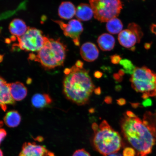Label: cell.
Wrapping results in <instances>:
<instances>
[{
    "mask_svg": "<svg viewBox=\"0 0 156 156\" xmlns=\"http://www.w3.org/2000/svg\"><path fill=\"white\" fill-rule=\"evenodd\" d=\"M67 46L59 39L48 38L44 46L37 55L31 53L29 59L40 63L47 69H51L63 66L65 60Z\"/></svg>",
    "mask_w": 156,
    "mask_h": 156,
    "instance_id": "3",
    "label": "cell"
},
{
    "mask_svg": "<svg viewBox=\"0 0 156 156\" xmlns=\"http://www.w3.org/2000/svg\"><path fill=\"white\" fill-rule=\"evenodd\" d=\"M95 19L102 23L115 18L122 9L121 0H89Z\"/></svg>",
    "mask_w": 156,
    "mask_h": 156,
    "instance_id": "5",
    "label": "cell"
},
{
    "mask_svg": "<svg viewBox=\"0 0 156 156\" xmlns=\"http://www.w3.org/2000/svg\"><path fill=\"white\" fill-rule=\"evenodd\" d=\"M80 53L84 60L88 62H92L98 57L99 51L96 45L90 42L83 44L80 50Z\"/></svg>",
    "mask_w": 156,
    "mask_h": 156,
    "instance_id": "11",
    "label": "cell"
},
{
    "mask_svg": "<svg viewBox=\"0 0 156 156\" xmlns=\"http://www.w3.org/2000/svg\"><path fill=\"white\" fill-rule=\"evenodd\" d=\"M15 103L11 94L9 83L0 77V107L5 112L7 109V105H13Z\"/></svg>",
    "mask_w": 156,
    "mask_h": 156,
    "instance_id": "10",
    "label": "cell"
},
{
    "mask_svg": "<svg viewBox=\"0 0 156 156\" xmlns=\"http://www.w3.org/2000/svg\"><path fill=\"white\" fill-rule=\"evenodd\" d=\"M144 1H145V0H144Z\"/></svg>",
    "mask_w": 156,
    "mask_h": 156,
    "instance_id": "49",
    "label": "cell"
},
{
    "mask_svg": "<svg viewBox=\"0 0 156 156\" xmlns=\"http://www.w3.org/2000/svg\"><path fill=\"white\" fill-rule=\"evenodd\" d=\"M138 156H147V155H141L139 154H138Z\"/></svg>",
    "mask_w": 156,
    "mask_h": 156,
    "instance_id": "46",
    "label": "cell"
},
{
    "mask_svg": "<svg viewBox=\"0 0 156 156\" xmlns=\"http://www.w3.org/2000/svg\"><path fill=\"white\" fill-rule=\"evenodd\" d=\"M11 94L15 101H21L26 97L27 89L24 84L20 82L9 83Z\"/></svg>",
    "mask_w": 156,
    "mask_h": 156,
    "instance_id": "13",
    "label": "cell"
},
{
    "mask_svg": "<svg viewBox=\"0 0 156 156\" xmlns=\"http://www.w3.org/2000/svg\"><path fill=\"white\" fill-rule=\"evenodd\" d=\"M110 58L112 63L114 64H117L120 63L121 60H122V58L118 55H114L111 56Z\"/></svg>",
    "mask_w": 156,
    "mask_h": 156,
    "instance_id": "24",
    "label": "cell"
},
{
    "mask_svg": "<svg viewBox=\"0 0 156 156\" xmlns=\"http://www.w3.org/2000/svg\"></svg>",
    "mask_w": 156,
    "mask_h": 156,
    "instance_id": "47",
    "label": "cell"
},
{
    "mask_svg": "<svg viewBox=\"0 0 156 156\" xmlns=\"http://www.w3.org/2000/svg\"><path fill=\"white\" fill-rule=\"evenodd\" d=\"M76 12V8L73 3L70 2H63L58 7V15L62 19L69 20L73 17Z\"/></svg>",
    "mask_w": 156,
    "mask_h": 156,
    "instance_id": "15",
    "label": "cell"
},
{
    "mask_svg": "<svg viewBox=\"0 0 156 156\" xmlns=\"http://www.w3.org/2000/svg\"><path fill=\"white\" fill-rule=\"evenodd\" d=\"M125 73L124 70L123 69H120L119 71L118 74L121 76L122 77L124 75Z\"/></svg>",
    "mask_w": 156,
    "mask_h": 156,
    "instance_id": "37",
    "label": "cell"
},
{
    "mask_svg": "<svg viewBox=\"0 0 156 156\" xmlns=\"http://www.w3.org/2000/svg\"><path fill=\"white\" fill-rule=\"evenodd\" d=\"M151 47V44H146L145 45V48L146 49H149Z\"/></svg>",
    "mask_w": 156,
    "mask_h": 156,
    "instance_id": "41",
    "label": "cell"
},
{
    "mask_svg": "<svg viewBox=\"0 0 156 156\" xmlns=\"http://www.w3.org/2000/svg\"><path fill=\"white\" fill-rule=\"evenodd\" d=\"M122 87L120 85H117L116 86L115 89L117 91H119L121 89Z\"/></svg>",
    "mask_w": 156,
    "mask_h": 156,
    "instance_id": "39",
    "label": "cell"
},
{
    "mask_svg": "<svg viewBox=\"0 0 156 156\" xmlns=\"http://www.w3.org/2000/svg\"><path fill=\"white\" fill-rule=\"evenodd\" d=\"M0 156H3V152L1 149H0Z\"/></svg>",
    "mask_w": 156,
    "mask_h": 156,
    "instance_id": "44",
    "label": "cell"
},
{
    "mask_svg": "<svg viewBox=\"0 0 156 156\" xmlns=\"http://www.w3.org/2000/svg\"><path fill=\"white\" fill-rule=\"evenodd\" d=\"M49 151L44 146L25 142L18 156H48Z\"/></svg>",
    "mask_w": 156,
    "mask_h": 156,
    "instance_id": "9",
    "label": "cell"
},
{
    "mask_svg": "<svg viewBox=\"0 0 156 156\" xmlns=\"http://www.w3.org/2000/svg\"><path fill=\"white\" fill-rule=\"evenodd\" d=\"M3 55H0V63L3 60Z\"/></svg>",
    "mask_w": 156,
    "mask_h": 156,
    "instance_id": "43",
    "label": "cell"
},
{
    "mask_svg": "<svg viewBox=\"0 0 156 156\" xmlns=\"http://www.w3.org/2000/svg\"><path fill=\"white\" fill-rule=\"evenodd\" d=\"M64 73L66 75H68L71 73V68H66L64 70Z\"/></svg>",
    "mask_w": 156,
    "mask_h": 156,
    "instance_id": "35",
    "label": "cell"
},
{
    "mask_svg": "<svg viewBox=\"0 0 156 156\" xmlns=\"http://www.w3.org/2000/svg\"><path fill=\"white\" fill-rule=\"evenodd\" d=\"M28 28L24 21L20 19H13L9 26V32L13 36L17 38L23 36Z\"/></svg>",
    "mask_w": 156,
    "mask_h": 156,
    "instance_id": "14",
    "label": "cell"
},
{
    "mask_svg": "<svg viewBox=\"0 0 156 156\" xmlns=\"http://www.w3.org/2000/svg\"><path fill=\"white\" fill-rule=\"evenodd\" d=\"M92 127L94 131H96L99 128V126L96 123H94L92 126Z\"/></svg>",
    "mask_w": 156,
    "mask_h": 156,
    "instance_id": "36",
    "label": "cell"
},
{
    "mask_svg": "<svg viewBox=\"0 0 156 156\" xmlns=\"http://www.w3.org/2000/svg\"><path fill=\"white\" fill-rule=\"evenodd\" d=\"M132 105L133 107L134 108H136V107L138 106V104L136 103H132Z\"/></svg>",
    "mask_w": 156,
    "mask_h": 156,
    "instance_id": "42",
    "label": "cell"
},
{
    "mask_svg": "<svg viewBox=\"0 0 156 156\" xmlns=\"http://www.w3.org/2000/svg\"><path fill=\"white\" fill-rule=\"evenodd\" d=\"M131 79L156 83V74L146 67H136Z\"/></svg>",
    "mask_w": 156,
    "mask_h": 156,
    "instance_id": "12",
    "label": "cell"
},
{
    "mask_svg": "<svg viewBox=\"0 0 156 156\" xmlns=\"http://www.w3.org/2000/svg\"><path fill=\"white\" fill-rule=\"evenodd\" d=\"M75 15L78 20L87 21L92 18L94 13L90 5L81 3L76 9Z\"/></svg>",
    "mask_w": 156,
    "mask_h": 156,
    "instance_id": "16",
    "label": "cell"
},
{
    "mask_svg": "<svg viewBox=\"0 0 156 156\" xmlns=\"http://www.w3.org/2000/svg\"><path fill=\"white\" fill-rule=\"evenodd\" d=\"M4 121L9 127H16L20 124L21 117L20 114L17 111H9L6 114L4 118Z\"/></svg>",
    "mask_w": 156,
    "mask_h": 156,
    "instance_id": "19",
    "label": "cell"
},
{
    "mask_svg": "<svg viewBox=\"0 0 156 156\" xmlns=\"http://www.w3.org/2000/svg\"><path fill=\"white\" fill-rule=\"evenodd\" d=\"M117 103L119 106H122L126 104V101L124 98H120L117 99Z\"/></svg>",
    "mask_w": 156,
    "mask_h": 156,
    "instance_id": "28",
    "label": "cell"
},
{
    "mask_svg": "<svg viewBox=\"0 0 156 156\" xmlns=\"http://www.w3.org/2000/svg\"><path fill=\"white\" fill-rule=\"evenodd\" d=\"M89 112L90 114H93V113H94L95 112V109L94 108H91L89 109Z\"/></svg>",
    "mask_w": 156,
    "mask_h": 156,
    "instance_id": "40",
    "label": "cell"
},
{
    "mask_svg": "<svg viewBox=\"0 0 156 156\" xmlns=\"http://www.w3.org/2000/svg\"><path fill=\"white\" fill-rule=\"evenodd\" d=\"M143 33L141 29L134 23H130L128 29L121 32L118 35V40L121 45L133 51L136 44L139 43L143 37Z\"/></svg>",
    "mask_w": 156,
    "mask_h": 156,
    "instance_id": "7",
    "label": "cell"
},
{
    "mask_svg": "<svg viewBox=\"0 0 156 156\" xmlns=\"http://www.w3.org/2000/svg\"><path fill=\"white\" fill-rule=\"evenodd\" d=\"M104 101L107 104H112V98L110 96H107L105 97Z\"/></svg>",
    "mask_w": 156,
    "mask_h": 156,
    "instance_id": "32",
    "label": "cell"
},
{
    "mask_svg": "<svg viewBox=\"0 0 156 156\" xmlns=\"http://www.w3.org/2000/svg\"><path fill=\"white\" fill-rule=\"evenodd\" d=\"M123 27L122 23L118 18H113L107 21L106 27L108 32L112 34H117L122 32Z\"/></svg>",
    "mask_w": 156,
    "mask_h": 156,
    "instance_id": "20",
    "label": "cell"
},
{
    "mask_svg": "<svg viewBox=\"0 0 156 156\" xmlns=\"http://www.w3.org/2000/svg\"><path fill=\"white\" fill-rule=\"evenodd\" d=\"M54 22L59 25L66 36L71 38L76 46H80V36L83 29L82 24L79 20H72L68 24L58 20L54 21Z\"/></svg>",
    "mask_w": 156,
    "mask_h": 156,
    "instance_id": "8",
    "label": "cell"
},
{
    "mask_svg": "<svg viewBox=\"0 0 156 156\" xmlns=\"http://www.w3.org/2000/svg\"><path fill=\"white\" fill-rule=\"evenodd\" d=\"M103 75V73L99 71H95L94 74V76L95 78H97V79H100L102 77Z\"/></svg>",
    "mask_w": 156,
    "mask_h": 156,
    "instance_id": "30",
    "label": "cell"
},
{
    "mask_svg": "<svg viewBox=\"0 0 156 156\" xmlns=\"http://www.w3.org/2000/svg\"><path fill=\"white\" fill-rule=\"evenodd\" d=\"M107 156H123L120 153H117L110 154L107 155Z\"/></svg>",
    "mask_w": 156,
    "mask_h": 156,
    "instance_id": "38",
    "label": "cell"
},
{
    "mask_svg": "<svg viewBox=\"0 0 156 156\" xmlns=\"http://www.w3.org/2000/svg\"><path fill=\"white\" fill-rule=\"evenodd\" d=\"M94 93L97 95H100L101 93V90L100 87H98L94 90Z\"/></svg>",
    "mask_w": 156,
    "mask_h": 156,
    "instance_id": "34",
    "label": "cell"
},
{
    "mask_svg": "<svg viewBox=\"0 0 156 156\" xmlns=\"http://www.w3.org/2000/svg\"><path fill=\"white\" fill-rule=\"evenodd\" d=\"M136 151L133 148L130 147H126L123 151V156H135Z\"/></svg>",
    "mask_w": 156,
    "mask_h": 156,
    "instance_id": "22",
    "label": "cell"
},
{
    "mask_svg": "<svg viewBox=\"0 0 156 156\" xmlns=\"http://www.w3.org/2000/svg\"><path fill=\"white\" fill-rule=\"evenodd\" d=\"M75 66L77 67L80 68V69H83V63L81 60H78L76 62Z\"/></svg>",
    "mask_w": 156,
    "mask_h": 156,
    "instance_id": "29",
    "label": "cell"
},
{
    "mask_svg": "<svg viewBox=\"0 0 156 156\" xmlns=\"http://www.w3.org/2000/svg\"><path fill=\"white\" fill-rule=\"evenodd\" d=\"M7 135V132L3 129H0V145Z\"/></svg>",
    "mask_w": 156,
    "mask_h": 156,
    "instance_id": "25",
    "label": "cell"
},
{
    "mask_svg": "<svg viewBox=\"0 0 156 156\" xmlns=\"http://www.w3.org/2000/svg\"><path fill=\"white\" fill-rule=\"evenodd\" d=\"M121 128L125 137L138 154L147 155L151 153L156 141L154 127L137 117L129 118L125 115L121 122Z\"/></svg>",
    "mask_w": 156,
    "mask_h": 156,
    "instance_id": "1",
    "label": "cell"
},
{
    "mask_svg": "<svg viewBox=\"0 0 156 156\" xmlns=\"http://www.w3.org/2000/svg\"><path fill=\"white\" fill-rule=\"evenodd\" d=\"M97 43L101 50L103 51H110L114 48L115 40L112 35L104 34L99 37Z\"/></svg>",
    "mask_w": 156,
    "mask_h": 156,
    "instance_id": "17",
    "label": "cell"
},
{
    "mask_svg": "<svg viewBox=\"0 0 156 156\" xmlns=\"http://www.w3.org/2000/svg\"><path fill=\"white\" fill-rule=\"evenodd\" d=\"M113 77L115 80L118 83L120 82L122 80V77L119 75L118 73H114L113 75Z\"/></svg>",
    "mask_w": 156,
    "mask_h": 156,
    "instance_id": "26",
    "label": "cell"
},
{
    "mask_svg": "<svg viewBox=\"0 0 156 156\" xmlns=\"http://www.w3.org/2000/svg\"><path fill=\"white\" fill-rule=\"evenodd\" d=\"M52 102L51 98L47 94H36L33 96L32 99L33 106L38 108L46 107Z\"/></svg>",
    "mask_w": 156,
    "mask_h": 156,
    "instance_id": "18",
    "label": "cell"
},
{
    "mask_svg": "<svg viewBox=\"0 0 156 156\" xmlns=\"http://www.w3.org/2000/svg\"><path fill=\"white\" fill-rule=\"evenodd\" d=\"M71 69V73L66 75L64 80V94L76 104L80 106L86 104L95 87L89 71L75 66Z\"/></svg>",
    "mask_w": 156,
    "mask_h": 156,
    "instance_id": "2",
    "label": "cell"
},
{
    "mask_svg": "<svg viewBox=\"0 0 156 156\" xmlns=\"http://www.w3.org/2000/svg\"><path fill=\"white\" fill-rule=\"evenodd\" d=\"M120 64L122 66L125 73L132 75L136 67L131 61L127 59L121 60Z\"/></svg>",
    "mask_w": 156,
    "mask_h": 156,
    "instance_id": "21",
    "label": "cell"
},
{
    "mask_svg": "<svg viewBox=\"0 0 156 156\" xmlns=\"http://www.w3.org/2000/svg\"><path fill=\"white\" fill-rule=\"evenodd\" d=\"M94 132L93 145L101 154L107 156L117 153L120 149L122 144V138L106 120H103Z\"/></svg>",
    "mask_w": 156,
    "mask_h": 156,
    "instance_id": "4",
    "label": "cell"
},
{
    "mask_svg": "<svg viewBox=\"0 0 156 156\" xmlns=\"http://www.w3.org/2000/svg\"><path fill=\"white\" fill-rule=\"evenodd\" d=\"M151 32L156 36V24H153L151 25Z\"/></svg>",
    "mask_w": 156,
    "mask_h": 156,
    "instance_id": "33",
    "label": "cell"
},
{
    "mask_svg": "<svg viewBox=\"0 0 156 156\" xmlns=\"http://www.w3.org/2000/svg\"><path fill=\"white\" fill-rule=\"evenodd\" d=\"M126 116L129 118H134L136 117V115L131 111H127L126 112Z\"/></svg>",
    "mask_w": 156,
    "mask_h": 156,
    "instance_id": "31",
    "label": "cell"
},
{
    "mask_svg": "<svg viewBox=\"0 0 156 156\" xmlns=\"http://www.w3.org/2000/svg\"><path fill=\"white\" fill-rule=\"evenodd\" d=\"M48 38L41 30L28 27L23 36L17 38L18 44L16 46L25 51L38 52L43 47Z\"/></svg>",
    "mask_w": 156,
    "mask_h": 156,
    "instance_id": "6",
    "label": "cell"
},
{
    "mask_svg": "<svg viewBox=\"0 0 156 156\" xmlns=\"http://www.w3.org/2000/svg\"><path fill=\"white\" fill-rule=\"evenodd\" d=\"M73 156H91L88 152L84 149L77 150L74 152Z\"/></svg>",
    "mask_w": 156,
    "mask_h": 156,
    "instance_id": "23",
    "label": "cell"
},
{
    "mask_svg": "<svg viewBox=\"0 0 156 156\" xmlns=\"http://www.w3.org/2000/svg\"><path fill=\"white\" fill-rule=\"evenodd\" d=\"M142 104L144 107H145L151 106L152 105V101L150 99H146L145 100L142 102Z\"/></svg>",
    "mask_w": 156,
    "mask_h": 156,
    "instance_id": "27",
    "label": "cell"
},
{
    "mask_svg": "<svg viewBox=\"0 0 156 156\" xmlns=\"http://www.w3.org/2000/svg\"><path fill=\"white\" fill-rule=\"evenodd\" d=\"M0 32H1V29H0Z\"/></svg>",
    "mask_w": 156,
    "mask_h": 156,
    "instance_id": "48",
    "label": "cell"
},
{
    "mask_svg": "<svg viewBox=\"0 0 156 156\" xmlns=\"http://www.w3.org/2000/svg\"><path fill=\"white\" fill-rule=\"evenodd\" d=\"M3 125V122L2 121H0V128H1L2 126Z\"/></svg>",
    "mask_w": 156,
    "mask_h": 156,
    "instance_id": "45",
    "label": "cell"
}]
</instances>
